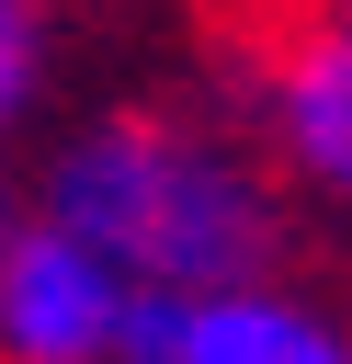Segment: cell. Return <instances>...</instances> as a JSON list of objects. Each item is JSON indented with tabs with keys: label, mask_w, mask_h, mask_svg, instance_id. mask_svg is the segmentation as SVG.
Instances as JSON below:
<instances>
[{
	"label": "cell",
	"mask_w": 352,
	"mask_h": 364,
	"mask_svg": "<svg viewBox=\"0 0 352 364\" xmlns=\"http://www.w3.org/2000/svg\"><path fill=\"white\" fill-rule=\"evenodd\" d=\"M261 136H273V171L318 205L352 216V0L295 23L261 68Z\"/></svg>",
	"instance_id": "obj_4"
},
{
	"label": "cell",
	"mask_w": 352,
	"mask_h": 364,
	"mask_svg": "<svg viewBox=\"0 0 352 364\" xmlns=\"http://www.w3.org/2000/svg\"><path fill=\"white\" fill-rule=\"evenodd\" d=\"M125 273L57 228L45 205H23V228L0 239V364H114L125 330Z\"/></svg>",
	"instance_id": "obj_3"
},
{
	"label": "cell",
	"mask_w": 352,
	"mask_h": 364,
	"mask_svg": "<svg viewBox=\"0 0 352 364\" xmlns=\"http://www.w3.org/2000/svg\"><path fill=\"white\" fill-rule=\"evenodd\" d=\"M45 102V0H0V136Z\"/></svg>",
	"instance_id": "obj_5"
},
{
	"label": "cell",
	"mask_w": 352,
	"mask_h": 364,
	"mask_svg": "<svg viewBox=\"0 0 352 364\" xmlns=\"http://www.w3.org/2000/svg\"><path fill=\"white\" fill-rule=\"evenodd\" d=\"M114 364H352V318L295 296L284 273L227 284H136Z\"/></svg>",
	"instance_id": "obj_2"
},
{
	"label": "cell",
	"mask_w": 352,
	"mask_h": 364,
	"mask_svg": "<svg viewBox=\"0 0 352 364\" xmlns=\"http://www.w3.org/2000/svg\"><path fill=\"white\" fill-rule=\"evenodd\" d=\"M34 205L57 228H79L125 284H227V273H273L284 262V205L273 171L182 114H102L79 125Z\"/></svg>",
	"instance_id": "obj_1"
},
{
	"label": "cell",
	"mask_w": 352,
	"mask_h": 364,
	"mask_svg": "<svg viewBox=\"0 0 352 364\" xmlns=\"http://www.w3.org/2000/svg\"><path fill=\"white\" fill-rule=\"evenodd\" d=\"M23 205H34V193H23V171H11V136H0V239L23 228Z\"/></svg>",
	"instance_id": "obj_6"
}]
</instances>
